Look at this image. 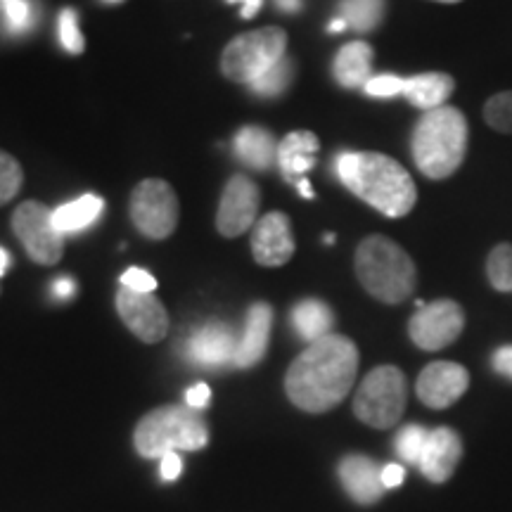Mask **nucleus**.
<instances>
[{
  "mask_svg": "<svg viewBox=\"0 0 512 512\" xmlns=\"http://www.w3.org/2000/svg\"><path fill=\"white\" fill-rule=\"evenodd\" d=\"M453 88H456L453 76L441 74V72H427V74H418V76H411V79H406L401 95L411 102V105L430 112L446 105V100L451 98Z\"/></svg>",
  "mask_w": 512,
  "mask_h": 512,
  "instance_id": "nucleus-22",
  "label": "nucleus"
},
{
  "mask_svg": "<svg viewBox=\"0 0 512 512\" xmlns=\"http://www.w3.org/2000/svg\"><path fill=\"white\" fill-rule=\"evenodd\" d=\"M235 351H238V335L233 328L228 323L211 320V323L192 332L185 342L183 354L195 366L223 368L235 361Z\"/></svg>",
  "mask_w": 512,
  "mask_h": 512,
  "instance_id": "nucleus-14",
  "label": "nucleus"
},
{
  "mask_svg": "<svg viewBox=\"0 0 512 512\" xmlns=\"http://www.w3.org/2000/svg\"><path fill=\"white\" fill-rule=\"evenodd\" d=\"M332 74L339 86L344 88H366V83L373 79V48L366 41H354L339 48V53L332 62Z\"/></svg>",
  "mask_w": 512,
  "mask_h": 512,
  "instance_id": "nucleus-21",
  "label": "nucleus"
},
{
  "mask_svg": "<svg viewBox=\"0 0 512 512\" xmlns=\"http://www.w3.org/2000/svg\"><path fill=\"white\" fill-rule=\"evenodd\" d=\"M121 287H126V290H133V292L152 294L157 290V280L155 275L143 271V268H128V271L121 275Z\"/></svg>",
  "mask_w": 512,
  "mask_h": 512,
  "instance_id": "nucleus-34",
  "label": "nucleus"
},
{
  "mask_svg": "<svg viewBox=\"0 0 512 512\" xmlns=\"http://www.w3.org/2000/svg\"><path fill=\"white\" fill-rule=\"evenodd\" d=\"M159 472H162L164 482H176L183 472V460L178 456V451L166 453V456L159 458Z\"/></svg>",
  "mask_w": 512,
  "mask_h": 512,
  "instance_id": "nucleus-35",
  "label": "nucleus"
},
{
  "mask_svg": "<svg viewBox=\"0 0 512 512\" xmlns=\"http://www.w3.org/2000/svg\"><path fill=\"white\" fill-rule=\"evenodd\" d=\"M117 311L126 328L140 342L157 344L169 332V313H166L164 304L157 297H152V294L133 292L121 287L117 292Z\"/></svg>",
  "mask_w": 512,
  "mask_h": 512,
  "instance_id": "nucleus-12",
  "label": "nucleus"
},
{
  "mask_svg": "<svg viewBox=\"0 0 512 512\" xmlns=\"http://www.w3.org/2000/svg\"><path fill=\"white\" fill-rule=\"evenodd\" d=\"M110 3H119V0H110Z\"/></svg>",
  "mask_w": 512,
  "mask_h": 512,
  "instance_id": "nucleus-46",
  "label": "nucleus"
},
{
  "mask_svg": "<svg viewBox=\"0 0 512 512\" xmlns=\"http://www.w3.org/2000/svg\"><path fill=\"white\" fill-rule=\"evenodd\" d=\"M102 211H105V202L98 195H83L79 200L53 209V221L62 235H72L93 226L102 216Z\"/></svg>",
  "mask_w": 512,
  "mask_h": 512,
  "instance_id": "nucleus-24",
  "label": "nucleus"
},
{
  "mask_svg": "<svg viewBox=\"0 0 512 512\" xmlns=\"http://www.w3.org/2000/svg\"><path fill=\"white\" fill-rule=\"evenodd\" d=\"M491 366L498 375L508 377L512 380V344H505V347H498L491 356Z\"/></svg>",
  "mask_w": 512,
  "mask_h": 512,
  "instance_id": "nucleus-37",
  "label": "nucleus"
},
{
  "mask_svg": "<svg viewBox=\"0 0 512 512\" xmlns=\"http://www.w3.org/2000/svg\"><path fill=\"white\" fill-rule=\"evenodd\" d=\"M325 242H328V245H332V242H335V235H325Z\"/></svg>",
  "mask_w": 512,
  "mask_h": 512,
  "instance_id": "nucleus-44",
  "label": "nucleus"
},
{
  "mask_svg": "<svg viewBox=\"0 0 512 512\" xmlns=\"http://www.w3.org/2000/svg\"><path fill=\"white\" fill-rule=\"evenodd\" d=\"M460 458H463L460 434L451 427H434V430H430V437H427L418 467L432 484H444L453 477Z\"/></svg>",
  "mask_w": 512,
  "mask_h": 512,
  "instance_id": "nucleus-16",
  "label": "nucleus"
},
{
  "mask_svg": "<svg viewBox=\"0 0 512 512\" xmlns=\"http://www.w3.org/2000/svg\"><path fill=\"white\" fill-rule=\"evenodd\" d=\"M10 264H12V256H10L8 252H5L3 247H0V278H3L5 271H8Z\"/></svg>",
  "mask_w": 512,
  "mask_h": 512,
  "instance_id": "nucleus-42",
  "label": "nucleus"
},
{
  "mask_svg": "<svg viewBox=\"0 0 512 512\" xmlns=\"http://www.w3.org/2000/svg\"><path fill=\"white\" fill-rule=\"evenodd\" d=\"M358 375V347L344 335L318 339L292 361L285 392L299 411L328 413L347 399Z\"/></svg>",
  "mask_w": 512,
  "mask_h": 512,
  "instance_id": "nucleus-1",
  "label": "nucleus"
},
{
  "mask_svg": "<svg viewBox=\"0 0 512 512\" xmlns=\"http://www.w3.org/2000/svg\"><path fill=\"white\" fill-rule=\"evenodd\" d=\"M261 192L247 176H233L223 188L219 211H216V230L223 238H238L254 228L259 216Z\"/></svg>",
  "mask_w": 512,
  "mask_h": 512,
  "instance_id": "nucleus-11",
  "label": "nucleus"
},
{
  "mask_svg": "<svg viewBox=\"0 0 512 512\" xmlns=\"http://www.w3.org/2000/svg\"><path fill=\"white\" fill-rule=\"evenodd\" d=\"M403 83L406 79H401V76H394V74H380V76H373L366 83V91L370 98H394V95H401L403 93Z\"/></svg>",
  "mask_w": 512,
  "mask_h": 512,
  "instance_id": "nucleus-33",
  "label": "nucleus"
},
{
  "mask_svg": "<svg viewBox=\"0 0 512 512\" xmlns=\"http://www.w3.org/2000/svg\"><path fill=\"white\" fill-rule=\"evenodd\" d=\"M408 403V382L396 366H380L363 377L354 396V415L375 430H392Z\"/></svg>",
  "mask_w": 512,
  "mask_h": 512,
  "instance_id": "nucleus-6",
  "label": "nucleus"
},
{
  "mask_svg": "<svg viewBox=\"0 0 512 512\" xmlns=\"http://www.w3.org/2000/svg\"><path fill=\"white\" fill-rule=\"evenodd\" d=\"M209 399H211V389L209 384H192V387L185 392V406L195 408V411H202V408L209 406Z\"/></svg>",
  "mask_w": 512,
  "mask_h": 512,
  "instance_id": "nucleus-36",
  "label": "nucleus"
},
{
  "mask_svg": "<svg viewBox=\"0 0 512 512\" xmlns=\"http://www.w3.org/2000/svg\"><path fill=\"white\" fill-rule=\"evenodd\" d=\"M292 328L304 342H318V339L332 335L335 328V313L320 299H304L292 309Z\"/></svg>",
  "mask_w": 512,
  "mask_h": 512,
  "instance_id": "nucleus-23",
  "label": "nucleus"
},
{
  "mask_svg": "<svg viewBox=\"0 0 512 512\" xmlns=\"http://www.w3.org/2000/svg\"><path fill=\"white\" fill-rule=\"evenodd\" d=\"M467 138V119L456 107L444 105L422 114L411 136L413 162L420 174L432 181H444L456 174L465 162Z\"/></svg>",
  "mask_w": 512,
  "mask_h": 512,
  "instance_id": "nucleus-3",
  "label": "nucleus"
},
{
  "mask_svg": "<svg viewBox=\"0 0 512 512\" xmlns=\"http://www.w3.org/2000/svg\"><path fill=\"white\" fill-rule=\"evenodd\" d=\"M484 121L494 128V131L512 136V91L496 93L494 98L486 100Z\"/></svg>",
  "mask_w": 512,
  "mask_h": 512,
  "instance_id": "nucleus-29",
  "label": "nucleus"
},
{
  "mask_svg": "<svg viewBox=\"0 0 512 512\" xmlns=\"http://www.w3.org/2000/svg\"><path fill=\"white\" fill-rule=\"evenodd\" d=\"M467 387H470V373L460 363L434 361L422 368L418 382H415V394L427 408L444 411L460 401Z\"/></svg>",
  "mask_w": 512,
  "mask_h": 512,
  "instance_id": "nucleus-13",
  "label": "nucleus"
},
{
  "mask_svg": "<svg viewBox=\"0 0 512 512\" xmlns=\"http://www.w3.org/2000/svg\"><path fill=\"white\" fill-rule=\"evenodd\" d=\"M437 3H460V0H437Z\"/></svg>",
  "mask_w": 512,
  "mask_h": 512,
  "instance_id": "nucleus-45",
  "label": "nucleus"
},
{
  "mask_svg": "<svg viewBox=\"0 0 512 512\" xmlns=\"http://www.w3.org/2000/svg\"><path fill=\"white\" fill-rule=\"evenodd\" d=\"M403 479H406V470H403V465H384L382 467V484L384 489H396V486L403 484Z\"/></svg>",
  "mask_w": 512,
  "mask_h": 512,
  "instance_id": "nucleus-38",
  "label": "nucleus"
},
{
  "mask_svg": "<svg viewBox=\"0 0 512 512\" xmlns=\"http://www.w3.org/2000/svg\"><path fill=\"white\" fill-rule=\"evenodd\" d=\"M287 55V34L278 27L247 31L228 43L221 55V72L235 83H254Z\"/></svg>",
  "mask_w": 512,
  "mask_h": 512,
  "instance_id": "nucleus-7",
  "label": "nucleus"
},
{
  "mask_svg": "<svg viewBox=\"0 0 512 512\" xmlns=\"http://www.w3.org/2000/svg\"><path fill=\"white\" fill-rule=\"evenodd\" d=\"M335 171L356 197L389 219L411 214L418 202V188L411 174L396 159L380 152H339Z\"/></svg>",
  "mask_w": 512,
  "mask_h": 512,
  "instance_id": "nucleus-2",
  "label": "nucleus"
},
{
  "mask_svg": "<svg viewBox=\"0 0 512 512\" xmlns=\"http://www.w3.org/2000/svg\"><path fill=\"white\" fill-rule=\"evenodd\" d=\"M50 292H53V297L55 299H72L74 297V292H76V285H74V280L69 278V275H62V278H57L55 283H53V287H50Z\"/></svg>",
  "mask_w": 512,
  "mask_h": 512,
  "instance_id": "nucleus-39",
  "label": "nucleus"
},
{
  "mask_svg": "<svg viewBox=\"0 0 512 512\" xmlns=\"http://www.w3.org/2000/svg\"><path fill=\"white\" fill-rule=\"evenodd\" d=\"M0 17L12 34H24L34 27V5L31 0H0Z\"/></svg>",
  "mask_w": 512,
  "mask_h": 512,
  "instance_id": "nucleus-31",
  "label": "nucleus"
},
{
  "mask_svg": "<svg viewBox=\"0 0 512 512\" xmlns=\"http://www.w3.org/2000/svg\"><path fill=\"white\" fill-rule=\"evenodd\" d=\"M465 311L453 299L425 304L408 323L411 342L422 351H441L463 335Z\"/></svg>",
  "mask_w": 512,
  "mask_h": 512,
  "instance_id": "nucleus-10",
  "label": "nucleus"
},
{
  "mask_svg": "<svg viewBox=\"0 0 512 512\" xmlns=\"http://www.w3.org/2000/svg\"><path fill=\"white\" fill-rule=\"evenodd\" d=\"M486 278L496 292H512V245L501 242L486 259Z\"/></svg>",
  "mask_w": 512,
  "mask_h": 512,
  "instance_id": "nucleus-27",
  "label": "nucleus"
},
{
  "mask_svg": "<svg viewBox=\"0 0 512 512\" xmlns=\"http://www.w3.org/2000/svg\"><path fill=\"white\" fill-rule=\"evenodd\" d=\"M294 79V62L290 57H283L278 64H273L268 72H264L254 83H249V91L261 98H275V95L285 93Z\"/></svg>",
  "mask_w": 512,
  "mask_h": 512,
  "instance_id": "nucleus-26",
  "label": "nucleus"
},
{
  "mask_svg": "<svg viewBox=\"0 0 512 512\" xmlns=\"http://www.w3.org/2000/svg\"><path fill=\"white\" fill-rule=\"evenodd\" d=\"M278 140L261 126H245L235 133V155L249 169L268 171L278 164Z\"/></svg>",
  "mask_w": 512,
  "mask_h": 512,
  "instance_id": "nucleus-20",
  "label": "nucleus"
},
{
  "mask_svg": "<svg viewBox=\"0 0 512 512\" xmlns=\"http://www.w3.org/2000/svg\"><path fill=\"white\" fill-rule=\"evenodd\" d=\"M12 230L22 242L31 261L41 266H55L64 254V238L55 228L53 209L38 200L22 202L12 214Z\"/></svg>",
  "mask_w": 512,
  "mask_h": 512,
  "instance_id": "nucleus-9",
  "label": "nucleus"
},
{
  "mask_svg": "<svg viewBox=\"0 0 512 512\" xmlns=\"http://www.w3.org/2000/svg\"><path fill=\"white\" fill-rule=\"evenodd\" d=\"M128 211H131V221L138 233L150 240L169 238L178 226V216H181L176 192L162 178L140 181L131 192Z\"/></svg>",
  "mask_w": 512,
  "mask_h": 512,
  "instance_id": "nucleus-8",
  "label": "nucleus"
},
{
  "mask_svg": "<svg viewBox=\"0 0 512 512\" xmlns=\"http://www.w3.org/2000/svg\"><path fill=\"white\" fill-rule=\"evenodd\" d=\"M57 31H60V43L67 53L79 55L86 48V41H83V34L79 31V17H76L74 8H64L60 12V19H57Z\"/></svg>",
  "mask_w": 512,
  "mask_h": 512,
  "instance_id": "nucleus-32",
  "label": "nucleus"
},
{
  "mask_svg": "<svg viewBox=\"0 0 512 512\" xmlns=\"http://www.w3.org/2000/svg\"><path fill=\"white\" fill-rule=\"evenodd\" d=\"M318 147L320 140L311 131H292L280 140L278 166L287 183H292L297 188L299 181H304L306 171H311L316 166Z\"/></svg>",
  "mask_w": 512,
  "mask_h": 512,
  "instance_id": "nucleus-19",
  "label": "nucleus"
},
{
  "mask_svg": "<svg viewBox=\"0 0 512 512\" xmlns=\"http://www.w3.org/2000/svg\"><path fill=\"white\" fill-rule=\"evenodd\" d=\"M226 3L242 5V19H252V17H256V12L261 10L264 0H226Z\"/></svg>",
  "mask_w": 512,
  "mask_h": 512,
  "instance_id": "nucleus-40",
  "label": "nucleus"
},
{
  "mask_svg": "<svg viewBox=\"0 0 512 512\" xmlns=\"http://www.w3.org/2000/svg\"><path fill=\"white\" fill-rule=\"evenodd\" d=\"M271 328H273V309L271 304L256 302L249 306L245 328L238 337V351H235V368H254L266 356L268 342H271Z\"/></svg>",
  "mask_w": 512,
  "mask_h": 512,
  "instance_id": "nucleus-18",
  "label": "nucleus"
},
{
  "mask_svg": "<svg viewBox=\"0 0 512 512\" xmlns=\"http://www.w3.org/2000/svg\"><path fill=\"white\" fill-rule=\"evenodd\" d=\"M384 17V0H342L339 3V19L347 22V27L361 34H368L380 27Z\"/></svg>",
  "mask_w": 512,
  "mask_h": 512,
  "instance_id": "nucleus-25",
  "label": "nucleus"
},
{
  "mask_svg": "<svg viewBox=\"0 0 512 512\" xmlns=\"http://www.w3.org/2000/svg\"><path fill=\"white\" fill-rule=\"evenodd\" d=\"M252 254L259 266H285L294 254L292 223L283 211H271L254 223Z\"/></svg>",
  "mask_w": 512,
  "mask_h": 512,
  "instance_id": "nucleus-15",
  "label": "nucleus"
},
{
  "mask_svg": "<svg viewBox=\"0 0 512 512\" xmlns=\"http://www.w3.org/2000/svg\"><path fill=\"white\" fill-rule=\"evenodd\" d=\"M356 278L382 304H403L418 287V268L403 247L384 235H370L356 249Z\"/></svg>",
  "mask_w": 512,
  "mask_h": 512,
  "instance_id": "nucleus-4",
  "label": "nucleus"
},
{
  "mask_svg": "<svg viewBox=\"0 0 512 512\" xmlns=\"http://www.w3.org/2000/svg\"><path fill=\"white\" fill-rule=\"evenodd\" d=\"M209 444V427L190 406H159L145 413L133 432L138 456L162 458L171 451H202Z\"/></svg>",
  "mask_w": 512,
  "mask_h": 512,
  "instance_id": "nucleus-5",
  "label": "nucleus"
},
{
  "mask_svg": "<svg viewBox=\"0 0 512 512\" xmlns=\"http://www.w3.org/2000/svg\"><path fill=\"white\" fill-rule=\"evenodd\" d=\"M330 34H342V31L344 29H347V22H344V19H332V22H330Z\"/></svg>",
  "mask_w": 512,
  "mask_h": 512,
  "instance_id": "nucleus-43",
  "label": "nucleus"
},
{
  "mask_svg": "<svg viewBox=\"0 0 512 512\" xmlns=\"http://www.w3.org/2000/svg\"><path fill=\"white\" fill-rule=\"evenodd\" d=\"M337 477L351 501L358 505H375L387 491L382 484V467L361 453H351L339 460Z\"/></svg>",
  "mask_w": 512,
  "mask_h": 512,
  "instance_id": "nucleus-17",
  "label": "nucleus"
},
{
  "mask_svg": "<svg viewBox=\"0 0 512 512\" xmlns=\"http://www.w3.org/2000/svg\"><path fill=\"white\" fill-rule=\"evenodd\" d=\"M24 183V171L22 164L15 157L8 155L5 150H0V204H8L15 200L22 190Z\"/></svg>",
  "mask_w": 512,
  "mask_h": 512,
  "instance_id": "nucleus-30",
  "label": "nucleus"
},
{
  "mask_svg": "<svg viewBox=\"0 0 512 512\" xmlns=\"http://www.w3.org/2000/svg\"><path fill=\"white\" fill-rule=\"evenodd\" d=\"M275 5L283 12H297L302 8V0H275Z\"/></svg>",
  "mask_w": 512,
  "mask_h": 512,
  "instance_id": "nucleus-41",
  "label": "nucleus"
},
{
  "mask_svg": "<svg viewBox=\"0 0 512 512\" xmlns=\"http://www.w3.org/2000/svg\"><path fill=\"white\" fill-rule=\"evenodd\" d=\"M427 437H430V430H425L422 425H406L396 432L394 448L399 453V458L408 465H418L422 458V451H425Z\"/></svg>",
  "mask_w": 512,
  "mask_h": 512,
  "instance_id": "nucleus-28",
  "label": "nucleus"
}]
</instances>
